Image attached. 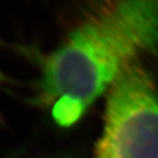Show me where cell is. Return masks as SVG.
<instances>
[{"label": "cell", "mask_w": 158, "mask_h": 158, "mask_svg": "<svg viewBox=\"0 0 158 158\" xmlns=\"http://www.w3.org/2000/svg\"><path fill=\"white\" fill-rule=\"evenodd\" d=\"M94 158H158V89L137 63L110 88Z\"/></svg>", "instance_id": "cell-2"}, {"label": "cell", "mask_w": 158, "mask_h": 158, "mask_svg": "<svg viewBox=\"0 0 158 158\" xmlns=\"http://www.w3.org/2000/svg\"><path fill=\"white\" fill-rule=\"evenodd\" d=\"M53 158H73L71 156H60V157H53Z\"/></svg>", "instance_id": "cell-3"}, {"label": "cell", "mask_w": 158, "mask_h": 158, "mask_svg": "<svg viewBox=\"0 0 158 158\" xmlns=\"http://www.w3.org/2000/svg\"><path fill=\"white\" fill-rule=\"evenodd\" d=\"M157 54L158 0H93L42 61L35 102L69 128L141 56Z\"/></svg>", "instance_id": "cell-1"}]
</instances>
